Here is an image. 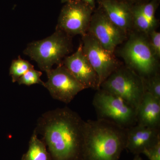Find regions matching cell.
<instances>
[{"label":"cell","mask_w":160,"mask_h":160,"mask_svg":"<svg viewBox=\"0 0 160 160\" xmlns=\"http://www.w3.org/2000/svg\"><path fill=\"white\" fill-rule=\"evenodd\" d=\"M86 123L65 107L42 114L34 130L42 136L52 160H82Z\"/></svg>","instance_id":"cell-1"},{"label":"cell","mask_w":160,"mask_h":160,"mask_svg":"<svg viewBox=\"0 0 160 160\" xmlns=\"http://www.w3.org/2000/svg\"><path fill=\"white\" fill-rule=\"evenodd\" d=\"M126 139L127 128L106 120H88L82 160H119Z\"/></svg>","instance_id":"cell-2"},{"label":"cell","mask_w":160,"mask_h":160,"mask_svg":"<svg viewBox=\"0 0 160 160\" xmlns=\"http://www.w3.org/2000/svg\"><path fill=\"white\" fill-rule=\"evenodd\" d=\"M129 34L120 51L125 66L143 79L158 72V60L153 54L148 35L137 31Z\"/></svg>","instance_id":"cell-3"},{"label":"cell","mask_w":160,"mask_h":160,"mask_svg":"<svg viewBox=\"0 0 160 160\" xmlns=\"http://www.w3.org/2000/svg\"><path fill=\"white\" fill-rule=\"evenodd\" d=\"M72 38L56 29L50 36L29 43L23 53L36 62L42 71L46 72L53 65L62 64L64 58L71 52Z\"/></svg>","instance_id":"cell-4"},{"label":"cell","mask_w":160,"mask_h":160,"mask_svg":"<svg viewBox=\"0 0 160 160\" xmlns=\"http://www.w3.org/2000/svg\"><path fill=\"white\" fill-rule=\"evenodd\" d=\"M100 89L122 98L136 111L146 92L143 79L122 65L102 83Z\"/></svg>","instance_id":"cell-5"},{"label":"cell","mask_w":160,"mask_h":160,"mask_svg":"<svg viewBox=\"0 0 160 160\" xmlns=\"http://www.w3.org/2000/svg\"><path fill=\"white\" fill-rule=\"evenodd\" d=\"M92 105L98 119L109 121L125 128L137 124V111L122 98L100 89L95 94Z\"/></svg>","instance_id":"cell-6"},{"label":"cell","mask_w":160,"mask_h":160,"mask_svg":"<svg viewBox=\"0 0 160 160\" xmlns=\"http://www.w3.org/2000/svg\"><path fill=\"white\" fill-rule=\"evenodd\" d=\"M92 8L82 0H70L61 10L56 29L67 35L83 36L88 32Z\"/></svg>","instance_id":"cell-7"},{"label":"cell","mask_w":160,"mask_h":160,"mask_svg":"<svg viewBox=\"0 0 160 160\" xmlns=\"http://www.w3.org/2000/svg\"><path fill=\"white\" fill-rule=\"evenodd\" d=\"M82 44L83 53L98 76L100 86L121 65L114 53L105 49L89 32L82 36Z\"/></svg>","instance_id":"cell-8"},{"label":"cell","mask_w":160,"mask_h":160,"mask_svg":"<svg viewBox=\"0 0 160 160\" xmlns=\"http://www.w3.org/2000/svg\"><path fill=\"white\" fill-rule=\"evenodd\" d=\"M46 73L48 80L43 86L54 99L69 104L79 92L85 89L62 63Z\"/></svg>","instance_id":"cell-9"},{"label":"cell","mask_w":160,"mask_h":160,"mask_svg":"<svg viewBox=\"0 0 160 160\" xmlns=\"http://www.w3.org/2000/svg\"><path fill=\"white\" fill-rule=\"evenodd\" d=\"M88 32L105 49L113 53L118 46L125 42L129 34L113 24L103 10L92 16Z\"/></svg>","instance_id":"cell-10"},{"label":"cell","mask_w":160,"mask_h":160,"mask_svg":"<svg viewBox=\"0 0 160 160\" xmlns=\"http://www.w3.org/2000/svg\"><path fill=\"white\" fill-rule=\"evenodd\" d=\"M62 64L85 89H100L98 76L83 53L82 43L75 52L64 58Z\"/></svg>","instance_id":"cell-11"},{"label":"cell","mask_w":160,"mask_h":160,"mask_svg":"<svg viewBox=\"0 0 160 160\" xmlns=\"http://www.w3.org/2000/svg\"><path fill=\"white\" fill-rule=\"evenodd\" d=\"M160 141V129L141 125L127 128L126 149L132 154L140 155Z\"/></svg>","instance_id":"cell-12"},{"label":"cell","mask_w":160,"mask_h":160,"mask_svg":"<svg viewBox=\"0 0 160 160\" xmlns=\"http://www.w3.org/2000/svg\"><path fill=\"white\" fill-rule=\"evenodd\" d=\"M102 9L109 20L127 33L133 29L132 7L119 0H100Z\"/></svg>","instance_id":"cell-13"},{"label":"cell","mask_w":160,"mask_h":160,"mask_svg":"<svg viewBox=\"0 0 160 160\" xmlns=\"http://www.w3.org/2000/svg\"><path fill=\"white\" fill-rule=\"evenodd\" d=\"M137 124L160 129V100L148 92L137 109Z\"/></svg>","instance_id":"cell-14"},{"label":"cell","mask_w":160,"mask_h":160,"mask_svg":"<svg viewBox=\"0 0 160 160\" xmlns=\"http://www.w3.org/2000/svg\"><path fill=\"white\" fill-rule=\"evenodd\" d=\"M21 160H52L46 144L39 138L34 130L29 141L28 150L23 155Z\"/></svg>","instance_id":"cell-15"},{"label":"cell","mask_w":160,"mask_h":160,"mask_svg":"<svg viewBox=\"0 0 160 160\" xmlns=\"http://www.w3.org/2000/svg\"><path fill=\"white\" fill-rule=\"evenodd\" d=\"M133 28L137 31L148 35L149 32L155 29L148 19L143 14L140 5L132 7Z\"/></svg>","instance_id":"cell-16"},{"label":"cell","mask_w":160,"mask_h":160,"mask_svg":"<svg viewBox=\"0 0 160 160\" xmlns=\"http://www.w3.org/2000/svg\"><path fill=\"white\" fill-rule=\"evenodd\" d=\"M33 68V65L28 61L21 58L20 56L17 59L13 60L9 69V75L11 77L12 82H17L26 72Z\"/></svg>","instance_id":"cell-17"},{"label":"cell","mask_w":160,"mask_h":160,"mask_svg":"<svg viewBox=\"0 0 160 160\" xmlns=\"http://www.w3.org/2000/svg\"><path fill=\"white\" fill-rule=\"evenodd\" d=\"M144 87L146 92L160 100V75L157 72L149 78L144 79Z\"/></svg>","instance_id":"cell-18"},{"label":"cell","mask_w":160,"mask_h":160,"mask_svg":"<svg viewBox=\"0 0 160 160\" xmlns=\"http://www.w3.org/2000/svg\"><path fill=\"white\" fill-rule=\"evenodd\" d=\"M42 75V72L38 71L33 68L28 70L20 78L17 82L19 85H24L28 86L34 84H40L44 86V82L41 79Z\"/></svg>","instance_id":"cell-19"},{"label":"cell","mask_w":160,"mask_h":160,"mask_svg":"<svg viewBox=\"0 0 160 160\" xmlns=\"http://www.w3.org/2000/svg\"><path fill=\"white\" fill-rule=\"evenodd\" d=\"M141 9L145 17L154 27L157 25V21L155 17L156 10L155 2H152L140 5Z\"/></svg>","instance_id":"cell-20"},{"label":"cell","mask_w":160,"mask_h":160,"mask_svg":"<svg viewBox=\"0 0 160 160\" xmlns=\"http://www.w3.org/2000/svg\"><path fill=\"white\" fill-rule=\"evenodd\" d=\"M149 42L155 57L158 60L160 58V33L155 29L152 30L148 35Z\"/></svg>","instance_id":"cell-21"},{"label":"cell","mask_w":160,"mask_h":160,"mask_svg":"<svg viewBox=\"0 0 160 160\" xmlns=\"http://www.w3.org/2000/svg\"><path fill=\"white\" fill-rule=\"evenodd\" d=\"M142 154L145 155L149 160H160V141L154 146L146 149Z\"/></svg>","instance_id":"cell-22"},{"label":"cell","mask_w":160,"mask_h":160,"mask_svg":"<svg viewBox=\"0 0 160 160\" xmlns=\"http://www.w3.org/2000/svg\"><path fill=\"white\" fill-rule=\"evenodd\" d=\"M86 4H88L92 8L94 6V0H82Z\"/></svg>","instance_id":"cell-23"},{"label":"cell","mask_w":160,"mask_h":160,"mask_svg":"<svg viewBox=\"0 0 160 160\" xmlns=\"http://www.w3.org/2000/svg\"><path fill=\"white\" fill-rule=\"evenodd\" d=\"M119 1H122V2H125L128 3V4L131 5V4H132V3L138 2H139L141 0H119Z\"/></svg>","instance_id":"cell-24"},{"label":"cell","mask_w":160,"mask_h":160,"mask_svg":"<svg viewBox=\"0 0 160 160\" xmlns=\"http://www.w3.org/2000/svg\"><path fill=\"white\" fill-rule=\"evenodd\" d=\"M132 160H143L140 156V155H135L134 158Z\"/></svg>","instance_id":"cell-25"},{"label":"cell","mask_w":160,"mask_h":160,"mask_svg":"<svg viewBox=\"0 0 160 160\" xmlns=\"http://www.w3.org/2000/svg\"><path fill=\"white\" fill-rule=\"evenodd\" d=\"M70 1V0H61L62 2L65 3V2H69V1Z\"/></svg>","instance_id":"cell-26"}]
</instances>
